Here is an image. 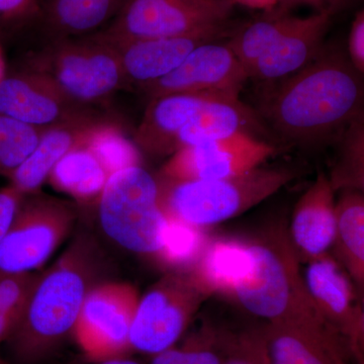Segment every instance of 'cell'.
Returning <instances> with one entry per match:
<instances>
[{"label":"cell","mask_w":364,"mask_h":364,"mask_svg":"<svg viewBox=\"0 0 364 364\" xmlns=\"http://www.w3.org/2000/svg\"><path fill=\"white\" fill-rule=\"evenodd\" d=\"M97 255L92 240L81 235L40 275L25 312L7 340L18 363H42L73 333L86 294L95 286Z\"/></svg>","instance_id":"obj_2"},{"label":"cell","mask_w":364,"mask_h":364,"mask_svg":"<svg viewBox=\"0 0 364 364\" xmlns=\"http://www.w3.org/2000/svg\"><path fill=\"white\" fill-rule=\"evenodd\" d=\"M275 153L272 144L242 132L176 151L160 177L172 181L229 178L258 168Z\"/></svg>","instance_id":"obj_11"},{"label":"cell","mask_w":364,"mask_h":364,"mask_svg":"<svg viewBox=\"0 0 364 364\" xmlns=\"http://www.w3.org/2000/svg\"><path fill=\"white\" fill-rule=\"evenodd\" d=\"M139 303L131 284L105 282L86 294L73 334L91 361L121 358L130 350V331Z\"/></svg>","instance_id":"obj_10"},{"label":"cell","mask_w":364,"mask_h":364,"mask_svg":"<svg viewBox=\"0 0 364 364\" xmlns=\"http://www.w3.org/2000/svg\"><path fill=\"white\" fill-rule=\"evenodd\" d=\"M247 79V70L227 43L210 42L195 48L176 70L143 88L151 100L176 93L239 97Z\"/></svg>","instance_id":"obj_12"},{"label":"cell","mask_w":364,"mask_h":364,"mask_svg":"<svg viewBox=\"0 0 364 364\" xmlns=\"http://www.w3.org/2000/svg\"><path fill=\"white\" fill-rule=\"evenodd\" d=\"M335 193L329 177L320 173L296 203L289 238L299 262L329 253L336 229Z\"/></svg>","instance_id":"obj_18"},{"label":"cell","mask_w":364,"mask_h":364,"mask_svg":"<svg viewBox=\"0 0 364 364\" xmlns=\"http://www.w3.org/2000/svg\"><path fill=\"white\" fill-rule=\"evenodd\" d=\"M348 58L356 70L364 72V13L358 11L352 21L348 38Z\"/></svg>","instance_id":"obj_35"},{"label":"cell","mask_w":364,"mask_h":364,"mask_svg":"<svg viewBox=\"0 0 364 364\" xmlns=\"http://www.w3.org/2000/svg\"><path fill=\"white\" fill-rule=\"evenodd\" d=\"M85 145L95 155L109 176L140 165V151L114 124L102 122L85 139Z\"/></svg>","instance_id":"obj_29"},{"label":"cell","mask_w":364,"mask_h":364,"mask_svg":"<svg viewBox=\"0 0 364 364\" xmlns=\"http://www.w3.org/2000/svg\"><path fill=\"white\" fill-rule=\"evenodd\" d=\"M2 78V61L1 57H0V79Z\"/></svg>","instance_id":"obj_41"},{"label":"cell","mask_w":364,"mask_h":364,"mask_svg":"<svg viewBox=\"0 0 364 364\" xmlns=\"http://www.w3.org/2000/svg\"><path fill=\"white\" fill-rule=\"evenodd\" d=\"M234 6L248 7V9H259L264 13L275 11V9H282L286 0H231Z\"/></svg>","instance_id":"obj_38"},{"label":"cell","mask_w":364,"mask_h":364,"mask_svg":"<svg viewBox=\"0 0 364 364\" xmlns=\"http://www.w3.org/2000/svg\"><path fill=\"white\" fill-rule=\"evenodd\" d=\"M294 178V170L262 167L214 181H172L159 177V205L169 219L205 228L241 215Z\"/></svg>","instance_id":"obj_4"},{"label":"cell","mask_w":364,"mask_h":364,"mask_svg":"<svg viewBox=\"0 0 364 364\" xmlns=\"http://www.w3.org/2000/svg\"><path fill=\"white\" fill-rule=\"evenodd\" d=\"M98 200L100 226L112 242L131 252L157 255L168 226L157 179L141 165L119 170L109 176Z\"/></svg>","instance_id":"obj_5"},{"label":"cell","mask_w":364,"mask_h":364,"mask_svg":"<svg viewBox=\"0 0 364 364\" xmlns=\"http://www.w3.org/2000/svg\"><path fill=\"white\" fill-rule=\"evenodd\" d=\"M299 263L289 235L277 232L247 240V256L231 298L268 323L325 322L309 294Z\"/></svg>","instance_id":"obj_3"},{"label":"cell","mask_w":364,"mask_h":364,"mask_svg":"<svg viewBox=\"0 0 364 364\" xmlns=\"http://www.w3.org/2000/svg\"><path fill=\"white\" fill-rule=\"evenodd\" d=\"M304 280L323 320L363 358L364 316L350 277L329 253L306 262Z\"/></svg>","instance_id":"obj_13"},{"label":"cell","mask_w":364,"mask_h":364,"mask_svg":"<svg viewBox=\"0 0 364 364\" xmlns=\"http://www.w3.org/2000/svg\"><path fill=\"white\" fill-rule=\"evenodd\" d=\"M336 229L333 245L338 262L350 279L364 284V198L363 191H344L336 205Z\"/></svg>","instance_id":"obj_23"},{"label":"cell","mask_w":364,"mask_h":364,"mask_svg":"<svg viewBox=\"0 0 364 364\" xmlns=\"http://www.w3.org/2000/svg\"><path fill=\"white\" fill-rule=\"evenodd\" d=\"M224 355V339L205 332L181 348L171 347L155 354L151 364H222Z\"/></svg>","instance_id":"obj_31"},{"label":"cell","mask_w":364,"mask_h":364,"mask_svg":"<svg viewBox=\"0 0 364 364\" xmlns=\"http://www.w3.org/2000/svg\"><path fill=\"white\" fill-rule=\"evenodd\" d=\"M45 129V128H44ZM44 129L0 116V174L9 176L35 149Z\"/></svg>","instance_id":"obj_30"},{"label":"cell","mask_w":364,"mask_h":364,"mask_svg":"<svg viewBox=\"0 0 364 364\" xmlns=\"http://www.w3.org/2000/svg\"><path fill=\"white\" fill-rule=\"evenodd\" d=\"M32 69L47 75L67 97L83 105L105 100L127 82L116 49L92 36L51 42L35 59Z\"/></svg>","instance_id":"obj_7"},{"label":"cell","mask_w":364,"mask_h":364,"mask_svg":"<svg viewBox=\"0 0 364 364\" xmlns=\"http://www.w3.org/2000/svg\"><path fill=\"white\" fill-rule=\"evenodd\" d=\"M124 2V0H40L35 23L42 26L51 42L86 37L109 25Z\"/></svg>","instance_id":"obj_21"},{"label":"cell","mask_w":364,"mask_h":364,"mask_svg":"<svg viewBox=\"0 0 364 364\" xmlns=\"http://www.w3.org/2000/svg\"><path fill=\"white\" fill-rule=\"evenodd\" d=\"M210 296L193 273L170 272L139 299L131 349L155 355L173 347Z\"/></svg>","instance_id":"obj_8"},{"label":"cell","mask_w":364,"mask_h":364,"mask_svg":"<svg viewBox=\"0 0 364 364\" xmlns=\"http://www.w3.org/2000/svg\"><path fill=\"white\" fill-rule=\"evenodd\" d=\"M247 256V240L215 239L208 242L207 248L191 272L212 296L214 294L231 296L232 289Z\"/></svg>","instance_id":"obj_24"},{"label":"cell","mask_w":364,"mask_h":364,"mask_svg":"<svg viewBox=\"0 0 364 364\" xmlns=\"http://www.w3.org/2000/svg\"><path fill=\"white\" fill-rule=\"evenodd\" d=\"M332 16L315 13L294 16L286 32L247 69L249 78L272 83L296 73L320 53Z\"/></svg>","instance_id":"obj_16"},{"label":"cell","mask_w":364,"mask_h":364,"mask_svg":"<svg viewBox=\"0 0 364 364\" xmlns=\"http://www.w3.org/2000/svg\"><path fill=\"white\" fill-rule=\"evenodd\" d=\"M264 14L241 28L227 43L246 70L277 43L294 18L286 9Z\"/></svg>","instance_id":"obj_26"},{"label":"cell","mask_w":364,"mask_h":364,"mask_svg":"<svg viewBox=\"0 0 364 364\" xmlns=\"http://www.w3.org/2000/svg\"><path fill=\"white\" fill-rule=\"evenodd\" d=\"M224 31L225 28H218L184 37L136 40L109 46L119 54L127 82L145 87L176 70L195 48L214 42Z\"/></svg>","instance_id":"obj_17"},{"label":"cell","mask_w":364,"mask_h":364,"mask_svg":"<svg viewBox=\"0 0 364 364\" xmlns=\"http://www.w3.org/2000/svg\"><path fill=\"white\" fill-rule=\"evenodd\" d=\"M168 219L164 240L157 260L171 272H191L210 241L205 228Z\"/></svg>","instance_id":"obj_27"},{"label":"cell","mask_w":364,"mask_h":364,"mask_svg":"<svg viewBox=\"0 0 364 364\" xmlns=\"http://www.w3.org/2000/svg\"><path fill=\"white\" fill-rule=\"evenodd\" d=\"M102 122L90 114L45 128L30 156L7 176L11 186L23 196L35 193L49 178L55 165L69 151L85 142L93 128Z\"/></svg>","instance_id":"obj_20"},{"label":"cell","mask_w":364,"mask_h":364,"mask_svg":"<svg viewBox=\"0 0 364 364\" xmlns=\"http://www.w3.org/2000/svg\"><path fill=\"white\" fill-rule=\"evenodd\" d=\"M222 364H269L262 332L224 338Z\"/></svg>","instance_id":"obj_33"},{"label":"cell","mask_w":364,"mask_h":364,"mask_svg":"<svg viewBox=\"0 0 364 364\" xmlns=\"http://www.w3.org/2000/svg\"><path fill=\"white\" fill-rule=\"evenodd\" d=\"M259 130V119L239 97L215 98L178 134L174 153L196 144L226 138L242 132L253 135Z\"/></svg>","instance_id":"obj_22"},{"label":"cell","mask_w":364,"mask_h":364,"mask_svg":"<svg viewBox=\"0 0 364 364\" xmlns=\"http://www.w3.org/2000/svg\"><path fill=\"white\" fill-rule=\"evenodd\" d=\"M16 326V323L13 318L0 311V343L9 340L11 335L13 334Z\"/></svg>","instance_id":"obj_39"},{"label":"cell","mask_w":364,"mask_h":364,"mask_svg":"<svg viewBox=\"0 0 364 364\" xmlns=\"http://www.w3.org/2000/svg\"><path fill=\"white\" fill-rule=\"evenodd\" d=\"M23 196L11 184L0 189V243L6 237Z\"/></svg>","instance_id":"obj_36"},{"label":"cell","mask_w":364,"mask_h":364,"mask_svg":"<svg viewBox=\"0 0 364 364\" xmlns=\"http://www.w3.org/2000/svg\"><path fill=\"white\" fill-rule=\"evenodd\" d=\"M231 0H124L123 6L93 38L105 44L184 37L225 28Z\"/></svg>","instance_id":"obj_6"},{"label":"cell","mask_w":364,"mask_h":364,"mask_svg":"<svg viewBox=\"0 0 364 364\" xmlns=\"http://www.w3.org/2000/svg\"><path fill=\"white\" fill-rule=\"evenodd\" d=\"M223 95L210 93H176L151 100L134 144L155 156L172 155L178 134L202 111L203 107Z\"/></svg>","instance_id":"obj_19"},{"label":"cell","mask_w":364,"mask_h":364,"mask_svg":"<svg viewBox=\"0 0 364 364\" xmlns=\"http://www.w3.org/2000/svg\"><path fill=\"white\" fill-rule=\"evenodd\" d=\"M90 114L86 105L70 100L39 71L31 69L0 79V116L44 129Z\"/></svg>","instance_id":"obj_14"},{"label":"cell","mask_w":364,"mask_h":364,"mask_svg":"<svg viewBox=\"0 0 364 364\" xmlns=\"http://www.w3.org/2000/svg\"><path fill=\"white\" fill-rule=\"evenodd\" d=\"M97 364H141L138 361L132 360V359L124 358H114L105 359V360L97 361Z\"/></svg>","instance_id":"obj_40"},{"label":"cell","mask_w":364,"mask_h":364,"mask_svg":"<svg viewBox=\"0 0 364 364\" xmlns=\"http://www.w3.org/2000/svg\"><path fill=\"white\" fill-rule=\"evenodd\" d=\"M352 1L353 0H286L282 9L289 11L291 7L301 4V6H310L315 13L326 14L333 16L350 6Z\"/></svg>","instance_id":"obj_37"},{"label":"cell","mask_w":364,"mask_h":364,"mask_svg":"<svg viewBox=\"0 0 364 364\" xmlns=\"http://www.w3.org/2000/svg\"><path fill=\"white\" fill-rule=\"evenodd\" d=\"M269 85L261 114L291 142L314 145L339 136L363 114V73L336 48L323 47L301 70Z\"/></svg>","instance_id":"obj_1"},{"label":"cell","mask_w":364,"mask_h":364,"mask_svg":"<svg viewBox=\"0 0 364 364\" xmlns=\"http://www.w3.org/2000/svg\"><path fill=\"white\" fill-rule=\"evenodd\" d=\"M0 364H9L6 363V360H4V358H1V356H0Z\"/></svg>","instance_id":"obj_42"},{"label":"cell","mask_w":364,"mask_h":364,"mask_svg":"<svg viewBox=\"0 0 364 364\" xmlns=\"http://www.w3.org/2000/svg\"><path fill=\"white\" fill-rule=\"evenodd\" d=\"M39 279L40 275L33 274L32 272L0 270V311L13 318L16 325L25 312Z\"/></svg>","instance_id":"obj_32"},{"label":"cell","mask_w":364,"mask_h":364,"mask_svg":"<svg viewBox=\"0 0 364 364\" xmlns=\"http://www.w3.org/2000/svg\"><path fill=\"white\" fill-rule=\"evenodd\" d=\"M75 220L73 208L56 198L21 200L0 243V270L30 272L39 268L70 234Z\"/></svg>","instance_id":"obj_9"},{"label":"cell","mask_w":364,"mask_h":364,"mask_svg":"<svg viewBox=\"0 0 364 364\" xmlns=\"http://www.w3.org/2000/svg\"><path fill=\"white\" fill-rule=\"evenodd\" d=\"M262 337L269 364H347L341 337L325 322L268 323Z\"/></svg>","instance_id":"obj_15"},{"label":"cell","mask_w":364,"mask_h":364,"mask_svg":"<svg viewBox=\"0 0 364 364\" xmlns=\"http://www.w3.org/2000/svg\"><path fill=\"white\" fill-rule=\"evenodd\" d=\"M339 152L330 181L334 191H363L364 119L356 117L340 134Z\"/></svg>","instance_id":"obj_28"},{"label":"cell","mask_w":364,"mask_h":364,"mask_svg":"<svg viewBox=\"0 0 364 364\" xmlns=\"http://www.w3.org/2000/svg\"><path fill=\"white\" fill-rule=\"evenodd\" d=\"M109 177L104 166L83 142L55 165L49 179L58 191L77 200H88L100 198Z\"/></svg>","instance_id":"obj_25"},{"label":"cell","mask_w":364,"mask_h":364,"mask_svg":"<svg viewBox=\"0 0 364 364\" xmlns=\"http://www.w3.org/2000/svg\"><path fill=\"white\" fill-rule=\"evenodd\" d=\"M40 0H0V36L33 25Z\"/></svg>","instance_id":"obj_34"}]
</instances>
